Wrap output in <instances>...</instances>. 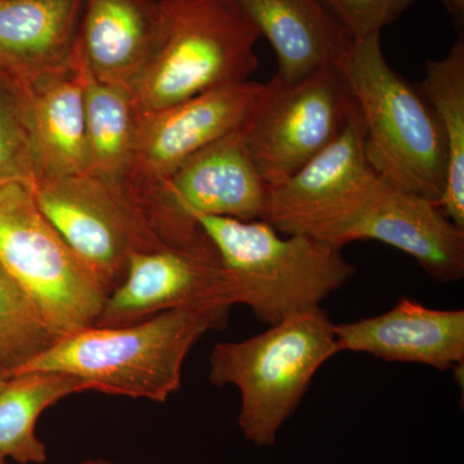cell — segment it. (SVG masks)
I'll use <instances>...</instances> for the list:
<instances>
[{"mask_svg": "<svg viewBox=\"0 0 464 464\" xmlns=\"http://www.w3.org/2000/svg\"><path fill=\"white\" fill-rule=\"evenodd\" d=\"M231 307L200 304L130 325L92 326L61 338L12 375L58 372L78 378L88 391L164 402L181 387L183 362L191 348L208 332L227 325Z\"/></svg>", "mask_w": 464, "mask_h": 464, "instance_id": "obj_1", "label": "cell"}, {"mask_svg": "<svg viewBox=\"0 0 464 464\" xmlns=\"http://www.w3.org/2000/svg\"><path fill=\"white\" fill-rule=\"evenodd\" d=\"M364 128L365 157L396 188L439 204L448 154L423 94L390 66L381 34L353 39L337 60Z\"/></svg>", "mask_w": 464, "mask_h": 464, "instance_id": "obj_2", "label": "cell"}, {"mask_svg": "<svg viewBox=\"0 0 464 464\" xmlns=\"http://www.w3.org/2000/svg\"><path fill=\"white\" fill-rule=\"evenodd\" d=\"M195 221L227 271L237 304L249 307L267 326L322 307L356 274L340 246L282 234L266 221L213 216Z\"/></svg>", "mask_w": 464, "mask_h": 464, "instance_id": "obj_3", "label": "cell"}, {"mask_svg": "<svg viewBox=\"0 0 464 464\" xmlns=\"http://www.w3.org/2000/svg\"><path fill=\"white\" fill-rule=\"evenodd\" d=\"M274 228L340 248L353 241H380L411 256L436 282L464 276V228L439 204L396 188L372 168Z\"/></svg>", "mask_w": 464, "mask_h": 464, "instance_id": "obj_4", "label": "cell"}, {"mask_svg": "<svg viewBox=\"0 0 464 464\" xmlns=\"http://www.w3.org/2000/svg\"><path fill=\"white\" fill-rule=\"evenodd\" d=\"M340 353L335 324L320 307L246 340L217 343L209 355V381L237 387L243 435L259 448L273 447L319 369Z\"/></svg>", "mask_w": 464, "mask_h": 464, "instance_id": "obj_5", "label": "cell"}, {"mask_svg": "<svg viewBox=\"0 0 464 464\" xmlns=\"http://www.w3.org/2000/svg\"><path fill=\"white\" fill-rule=\"evenodd\" d=\"M160 7L154 50L130 90L139 114L249 82L259 34L230 0H160Z\"/></svg>", "mask_w": 464, "mask_h": 464, "instance_id": "obj_6", "label": "cell"}, {"mask_svg": "<svg viewBox=\"0 0 464 464\" xmlns=\"http://www.w3.org/2000/svg\"><path fill=\"white\" fill-rule=\"evenodd\" d=\"M0 265L58 340L96 325L109 292L43 215L30 183L0 188Z\"/></svg>", "mask_w": 464, "mask_h": 464, "instance_id": "obj_7", "label": "cell"}, {"mask_svg": "<svg viewBox=\"0 0 464 464\" xmlns=\"http://www.w3.org/2000/svg\"><path fill=\"white\" fill-rule=\"evenodd\" d=\"M356 110L341 70L331 63L295 83L275 75L262 85L257 103L240 130L271 188L328 148Z\"/></svg>", "mask_w": 464, "mask_h": 464, "instance_id": "obj_8", "label": "cell"}, {"mask_svg": "<svg viewBox=\"0 0 464 464\" xmlns=\"http://www.w3.org/2000/svg\"><path fill=\"white\" fill-rule=\"evenodd\" d=\"M32 188L43 215L109 293L123 280L134 253L170 248L146 210L119 186L84 172Z\"/></svg>", "mask_w": 464, "mask_h": 464, "instance_id": "obj_9", "label": "cell"}, {"mask_svg": "<svg viewBox=\"0 0 464 464\" xmlns=\"http://www.w3.org/2000/svg\"><path fill=\"white\" fill-rule=\"evenodd\" d=\"M262 83L217 88L169 108L139 114L132 170L124 190L149 213L161 206V188L199 150L248 121Z\"/></svg>", "mask_w": 464, "mask_h": 464, "instance_id": "obj_10", "label": "cell"}, {"mask_svg": "<svg viewBox=\"0 0 464 464\" xmlns=\"http://www.w3.org/2000/svg\"><path fill=\"white\" fill-rule=\"evenodd\" d=\"M209 304H237L230 276L216 252L166 248L134 253L94 326L130 325L174 308Z\"/></svg>", "mask_w": 464, "mask_h": 464, "instance_id": "obj_11", "label": "cell"}, {"mask_svg": "<svg viewBox=\"0 0 464 464\" xmlns=\"http://www.w3.org/2000/svg\"><path fill=\"white\" fill-rule=\"evenodd\" d=\"M161 190L194 221L198 216L265 221L270 199V186L250 157L240 130L188 158Z\"/></svg>", "mask_w": 464, "mask_h": 464, "instance_id": "obj_12", "label": "cell"}, {"mask_svg": "<svg viewBox=\"0 0 464 464\" xmlns=\"http://www.w3.org/2000/svg\"><path fill=\"white\" fill-rule=\"evenodd\" d=\"M335 337L341 353L445 372L464 362V311L436 310L404 297L382 315L335 324Z\"/></svg>", "mask_w": 464, "mask_h": 464, "instance_id": "obj_13", "label": "cell"}, {"mask_svg": "<svg viewBox=\"0 0 464 464\" xmlns=\"http://www.w3.org/2000/svg\"><path fill=\"white\" fill-rule=\"evenodd\" d=\"M84 0H0V74L25 91L72 66Z\"/></svg>", "mask_w": 464, "mask_h": 464, "instance_id": "obj_14", "label": "cell"}, {"mask_svg": "<svg viewBox=\"0 0 464 464\" xmlns=\"http://www.w3.org/2000/svg\"><path fill=\"white\" fill-rule=\"evenodd\" d=\"M160 17V0H84L72 65L132 90L154 50Z\"/></svg>", "mask_w": 464, "mask_h": 464, "instance_id": "obj_15", "label": "cell"}, {"mask_svg": "<svg viewBox=\"0 0 464 464\" xmlns=\"http://www.w3.org/2000/svg\"><path fill=\"white\" fill-rule=\"evenodd\" d=\"M276 54L277 78L295 83L337 63L353 41L322 0H230Z\"/></svg>", "mask_w": 464, "mask_h": 464, "instance_id": "obj_16", "label": "cell"}, {"mask_svg": "<svg viewBox=\"0 0 464 464\" xmlns=\"http://www.w3.org/2000/svg\"><path fill=\"white\" fill-rule=\"evenodd\" d=\"M84 88L83 69L72 65L26 91L35 182L87 170Z\"/></svg>", "mask_w": 464, "mask_h": 464, "instance_id": "obj_17", "label": "cell"}, {"mask_svg": "<svg viewBox=\"0 0 464 464\" xmlns=\"http://www.w3.org/2000/svg\"><path fill=\"white\" fill-rule=\"evenodd\" d=\"M84 106L85 173L123 188L132 170L139 121L132 92L85 74Z\"/></svg>", "mask_w": 464, "mask_h": 464, "instance_id": "obj_18", "label": "cell"}, {"mask_svg": "<svg viewBox=\"0 0 464 464\" xmlns=\"http://www.w3.org/2000/svg\"><path fill=\"white\" fill-rule=\"evenodd\" d=\"M422 94L438 119L448 154L447 181L439 207L464 228V36L440 60L424 67Z\"/></svg>", "mask_w": 464, "mask_h": 464, "instance_id": "obj_19", "label": "cell"}, {"mask_svg": "<svg viewBox=\"0 0 464 464\" xmlns=\"http://www.w3.org/2000/svg\"><path fill=\"white\" fill-rule=\"evenodd\" d=\"M85 391L83 382L58 372L8 377L0 389V453L18 463H44L47 449L35 433L39 417L61 399Z\"/></svg>", "mask_w": 464, "mask_h": 464, "instance_id": "obj_20", "label": "cell"}, {"mask_svg": "<svg viewBox=\"0 0 464 464\" xmlns=\"http://www.w3.org/2000/svg\"><path fill=\"white\" fill-rule=\"evenodd\" d=\"M57 341L32 298L0 265V372L9 377Z\"/></svg>", "mask_w": 464, "mask_h": 464, "instance_id": "obj_21", "label": "cell"}, {"mask_svg": "<svg viewBox=\"0 0 464 464\" xmlns=\"http://www.w3.org/2000/svg\"><path fill=\"white\" fill-rule=\"evenodd\" d=\"M35 182L27 124V94L0 74V188L11 182Z\"/></svg>", "mask_w": 464, "mask_h": 464, "instance_id": "obj_22", "label": "cell"}, {"mask_svg": "<svg viewBox=\"0 0 464 464\" xmlns=\"http://www.w3.org/2000/svg\"><path fill=\"white\" fill-rule=\"evenodd\" d=\"M353 39L381 34L413 5L414 0H322Z\"/></svg>", "mask_w": 464, "mask_h": 464, "instance_id": "obj_23", "label": "cell"}, {"mask_svg": "<svg viewBox=\"0 0 464 464\" xmlns=\"http://www.w3.org/2000/svg\"><path fill=\"white\" fill-rule=\"evenodd\" d=\"M444 8L447 9L453 20L454 26L457 27L458 32L463 34L464 27V0H440Z\"/></svg>", "mask_w": 464, "mask_h": 464, "instance_id": "obj_24", "label": "cell"}, {"mask_svg": "<svg viewBox=\"0 0 464 464\" xmlns=\"http://www.w3.org/2000/svg\"><path fill=\"white\" fill-rule=\"evenodd\" d=\"M83 464H116L112 462H109V460H103V459H88L85 460Z\"/></svg>", "mask_w": 464, "mask_h": 464, "instance_id": "obj_25", "label": "cell"}, {"mask_svg": "<svg viewBox=\"0 0 464 464\" xmlns=\"http://www.w3.org/2000/svg\"><path fill=\"white\" fill-rule=\"evenodd\" d=\"M7 375L3 373V372H0V389H2L3 384L5 383V381H7Z\"/></svg>", "mask_w": 464, "mask_h": 464, "instance_id": "obj_26", "label": "cell"}, {"mask_svg": "<svg viewBox=\"0 0 464 464\" xmlns=\"http://www.w3.org/2000/svg\"><path fill=\"white\" fill-rule=\"evenodd\" d=\"M0 464H7L5 463V457L2 453H0Z\"/></svg>", "mask_w": 464, "mask_h": 464, "instance_id": "obj_27", "label": "cell"}]
</instances>
